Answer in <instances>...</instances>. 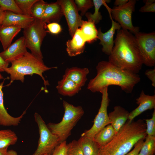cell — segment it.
Wrapping results in <instances>:
<instances>
[{"label": "cell", "mask_w": 155, "mask_h": 155, "mask_svg": "<svg viewBox=\"0 0 155 155\" xmlns=\"http://www.w3.org/2000/svg\"><path fill=\"white\" fill-rule=\"evenodd\" d=\"M117 31L108 61L123 69L138 74L143 63L135 36L129 31L121 28Z\"/></svg>", "instance_id": "cell-1"}, {"label": "cell", "mask_w": 155, "mask_h": 155, "mask_svg": "<svg viewBox=\"0 0 155 155\" xmlns=\"http://www.w3.org/2000/svg\"><path fill=\"white\" fill-rule=\"evenodd\" d=\"M97 75L90 80L87 89L92 92H100L105 87L118 86L127 93H131L141 80L138 74L121 68L108 61H103L96 66Z\"/></svg>", "instance_id": "cell-2"}, {"label": "cell", "mask_w": 155, "mask_h": 155, "mask_svg": "<svg viewBox=\"0 0 155 155\" xmlns=\"http://www.w3.org/2000/svg\"><path fill=\"white\" fill-rule=\"evenodd\" d=\"M146 129L143 120H128L109 143L100 147L99 155H125L139 140L145 138Z\"/></svg>", "instance_id": "cell-3"}, {"label": "cell", "mask_w": 155, "mask_h": 155, "mask_svg": "<svg viewBox=\"0 0 155 155\" xmlns=\"http://www.w3.org/2000/svg\"><path fill=\"white\" fill-rule=\"evenodd\" d=\"M9 67L5 68L4 71L10 75L9 85L14 80H19L24 82L26 75L36 74L39 75L43 81L46 87L49 85L42 75L44 72L57 67H49L44 63L43 59L37 57L27 51L23 56L11 63Z\"/></svg>", "instance_id": "cell-4"}, {"label": "cell", "mask_w": 155, "mask_h": 155, "mask_svg": "<svg viewBox=\"0 0 155 155\" xmlns=\"http://www.w3.org/2000/svg\"><path fill=\"white\" fill-rule=\"evenodd\" d=\"M63 104L64 113L61 121L47 125L51 132L58 137L60 143L66 140L71 135L72 130L84 113L81 106H74L64 100Z\"/></svg>", "instance_id": "cell-5"}, {"label": "cell", "mask_w": 155, "mask_h": 155, "mask_svg": "<svg viewBox=\"0 0 155 155\" xmlns=\"http://www.w3.org/2000/svg\"><path fill=\"white\" fill-rule=\"evenodd\" d=\"M46 25L41 19H34L23 31L27 48L33 55L42 59L41 47L46 35Z\"/></svg>", "instance_id": "cell-6"}, {"label": "cell", "mask_w": 155, "mask_h": 155, "mask_svg": "<svg viewBox=\"0 0 155 155\" xmlns=\"http://www.w3.org/2000/svg\"><path fill=\"white\" fill-rule=\"evenodd\" d=\"M34 117L38 127L39 138L36 150L32 155L52 154L60 143L58 137L53 133L41 116L35 113Z\"/></svg>", "instance_id": "cell-7"}, {"label": "cell", "mask_w": 155, "mask_h": 155, "mask_svg": "<svg viewBox=\"0 0 155 155\" xmlns=\"http://www.w3.org/2000/svg\"><path fill=\"white\" fill-rule=\"evenodd\" d=\"M135 0H129L124 5L121 6H115L111 9L105 3L104 5L107 9L112 18L118 23L121 28L127 30L135 34L139 31V28L133 26L132 21V15L134 11Z\"/></svg>", "instance_id": "cell-8"}, {"label": "cell", "mask_w": 155, "mask_h": 155, "mask_svg": "<svg viewBox=\"0 0 155 155\" xmlns=\"http://www.w3.org/2000/svg\"><path fill=\"white\" fill-rule=\"evenodd\" d=\"M143 59V64L152 67L155 65V33L140 32L134 34Z\"/></svg>", "instance_id": "cell-9"}, {"label": "cell", "mask_w": 155, "mask_h": 155, "mask_svg": "<svg viewBox=\"0 0 155 155\" xmlns=\"http://www.w3.org/2000/svg\"><path fill=\"white\" fill-rule=\"evenodd\" d=\"M102 94L101 105L94 121L92 127L85 131L81 135L93 138L100 130L111 124L107 113V108L110 101L108 97V87L104 88L100 92Z\"/></svg>", "instance_id": "cell-10"}, {"label": "cell", "mask_w": 155, "mask_h": 155, "mask_svg": "<svg viewBox=\"0 0 155 155\" xmlns=\"http://www.w3.org/2000/svg\"><path fill=\"white\" fill-rule=\"evenodd\" d=\"M57 1L62 8L65 18L69 34L72 38L76 30L80 27L83 20L79 13L74 1L58 0Z\"/></svg>", "instance_id": "cell-11"}, {"label": "cell", "mask_w": 155, "mask_h": 155, "mask_svg": "<svg viewBox=\"0 0 155 155\" xmlns=\"http://www.w3.org/2000/svg\"><path fill=\"white\" fill-rule=\"evenodd\" d=\"M23 36L0 53V55L5 62L9 63L23 56L28 51Z\"/></svg>", "instance_id": "cell-12"}, {"label": "cell", "mask_w": 155, "mask_h": 155, "mask_svg": "<svg viewBox=\"0 0 155 155\" xmlns=\"http://www.w3.org/2000/svg\"><path fill=\"white\" fill-rule=\"evenodd\" d=\"M109 16L112 22L111 28L105 33L102 32L100 28L98 33V39L100 40L99 44L102 46V51L108 56L111 54L114 46V36L115 31L121 28L119 24Z\"/></svg>", "instance_id": "cell-13"}, {"label": "cell", "mask_w": 155, "mask_h": 155, "mask_svg": "<svg viewBox=\"0 0 155 155\" xmlns=\"http://www.w3.org/2000/svg\"><path fill=\"white\" fill-rule=\"evenodd\" d=\"M136 100V103L139 105L129 113L128 119L129 121H133L135 118L145 111L155 108V95H146L142 90Z\"/></svg>", "instance_id": "cell-14"}, {"label": "cell", "mask_w": 155, "mask_h": 155, "mask_svg": "<svg viewBox=\"0 0 155 155\" xmlns=\"http://www.w3.org/2000/svg\"><path fill=\"white\" fill-rule=\"evenodd\" d=\"M34 20V19L30 16L5 11L1 25L18 26L24 29L28 27Z\"/></svg>", "instance_id": "cell-15"}, {"label": "cell", "mask_w": 155, "mask_h": 155, "mask_svg": "<svg viewBox=\"0 0 155 155\" xmlns=\"http://www.w3.org/2000/svg\"><path fill=\"white\" fill-rule=\"evenodd\" d=\"M4 80L0 84V125L5 126H17L20 123L26 111L19 117H14L10 115L5 108L4 104L3 94L2 88Z\"/></svg>", "instance_id": "cell-16"}, {"label": "cell", "mask_w": 155, "mask_h": 155, "mask_svg": "<svg viewBox=\"0 0 155 155\" xmlns=\"http://www.w3.org/2000/svg\"><path fill=\"white\" fill-rule=\"evenodd\" d=\"M86 41L80 28L78 29L71 39L66 42V51L70 57L76 56L84 51Z\"/></svg>", "instance_id": "cell-17"}, {"label": "cell", "mask_w": 155, "mask_h": 155, "mask_svg": "<svg viewBox=\"0 0 155 155\" xmlns=\"http://www.w3.org/2000/svg\"><path fill=\"white\" fill-rule=\"evenodd\" d=\"M129 113L119 105L114 107L113 110L108 114L112 125L116 133L125 124L128 119Z\"/></svg>", "instance_id": "cell-18"}, {"label": "cell", "mask_w": 155, "mask_h": 155, "mask_svg": "<svg viewBox=\"0 0 155 155\" xmlns=\"http://www.w3.org/2000/svg\"><path fill=\"white\" fill-rule=\"evenodd\" d=\"M63 14L61 5L57 1L46 4L42 20L45 23H58Z\"/></svg>", "instance_id": "cell-19"}, {"label": "cell", "mask_w": 155, "mask_h": 155, "mask_svg": "<svg viewBox=\"0 0 155 155\" xmlns=\"http://www.w3.org/2000/svg\"><path fill=\"white\" fill-rule=\"evenodd\" d=\"M89 72L87 68L73 67L67 68L63 77L69 79L81 87L85 85Z\"/></svg>", "instance_id": "cell-20"}, {"label": "cell", "mask_w": 155, "mask_h": 155, "mask_svg": "<svg viewBox=\"0 0 155 155\" xmlns=\"http://www.w3.org/2000/svg\"><path fill=\"white\" fill-rule=\"evenodd\" d=\"M22 29L18 26L0 25V41L3 50L11 44L14 38Z\"/></svg>", "instance_id": "cell-21"}, {"label": "cell", "mask_w": 155, "mask_h": 155, "mask_svg": "<svg viewBox=\"0 0 155 155\" xmlns=\"http://www.w3.org/2000/svg\"><path fill=\"white\" fill-rule=\"evenodd\" d=\"M56 88L59 94L69 96L74 95L81 89V87L71 80L63 77L62 80L58 82Z\"/></svg>", "instance_id": "cell-22"}, {"label": "cell", "mask_w": 155, "mask_h": 155, "mask_svg": "<svg viewBox=\"0 0 155 155\" xmlns=\"http://www.w3.org/2000/svg\"><path fill=\"white\" fill-rule=\"evenodd\" d=\"M84 155H99L100 146L93 138L81 135L78 141Z\"/></svg>", "instance_id": "cell-23"}, {"label": "cell", "mask_w": 155, "mask_h": 155, "mask_svg": "<svg viewBox=\"0 0 155 155\" xmlns=\"http://www.w3.org/2000/svg\"><path fill=\"white\" fill-rule=\"evenodd\" d=\"M116 134L115 129L112 125L110 124L98 132L93 138L100 147L103 146L109 143Z\"/></svg>", "instance_id": "cell-24"}, {"label": "cell", "mask_w": 155, "mask_h": 155, "mask_svg": "<svg viewBox=\"0 0 155 155\" xmlns=\"http://www.w3.org/2000/svg\"><path fill=\"white\" fill-rule=\"evenodd\" d=\"M79 28L86 42L92 43L98 39V30L93 22L83 20Z\"/></svg>", "instance_id": "cell-25"}, {"label": "cell", "mask_w": 155, "mask_h": 155, "mask_svg": "<svg viewBox=\"0 0 155 155\" xmlns=\"http://www.w3.org/2000/svg\"><path fill=\"white\" fill-rule=\"evenodd\" d=\"M18 139L15 133L11 130H0V148L8 147L15 144Z\"/></svg>", "instance_id": "cell-26"}, {"label": "cell", "mask_w": 155, "mask_h": 155, "mask_svg": "<svg viewBox=\"0 0 155 155\" xmlns=\"http://www.w3.org/2000/svg\"><path fill=\"white\" fill-rule=\"evenodd\" d=\"M94 11L93 13L87 12L85 15L88 21L91 22L95 24H98L102 19V17L99 11L100 7L105 3H109L111 1L109 0H93Z\"/></svg>", "instance_id": "cell-27"}, {"label": "cell", "mask_w": 155, "mask_h": 155, "mask_svg": "<svg viewBox=\"0 0 155 155\" xmlns=\"http://www.w3.org/2000/svg\"><path fill=\"white\" fill-rule=\"evenodd\" d=\"M155 151V136L147 135L138 155H154Z\"/></svg>", "instance_id": "cell-28"}, {"label": "cell", "mask_w": 155, "mask_h": 155, "mask_svg": "<svg viewBox=\"0 0 155 155\" xmlns=\"http://www.w3.org/2000/svg\"><path fill=\"white\" fill-rule=\"evenodd\" d=\"M46 3L43 0H38L31 9V16L34 19H41Z\"/></svg>", "instance_id": "cell-29"}, {"label": "cell", "mask_w": 155, "mask_h": 155, "mask_svg": "<svg viewBox=\"0 0 155 155\" xmlns=\"http://www.w3.org/2000/svg\"><path fill=\"white\" fill-rule=\"evenodd\" d=\"M38 0H15L23 14L31 16V9Z\"/></svg>", "instance_id": "cell-30"}, {"label": "cell", "mask_w": 155, "mask_h": 155, "mask_svg": "<svg viewBox=\"0 0 155 155\" xmlns=\"http://www.w3.org/2000/svg\"><path fill=\"white\" fill-rule=\"evenodd\" d=\"M0 7L4 11H9L23 14L15 0H0Z\"/></svg>", "instance_id": "cell-31"}, {"label": "cell", "mask_w": 155, "mask_h": 155, "mask_svg": "<svg viewBox=\"0 0 155 155\" xmlns=\"http://www.w3.org/2000/svg\"><path fill=\"white\" fill-rule=\"evenodd\" d=\"M74 2L78 11H80L82 16L85 15L88 10L94 6L92 0H75Z\"/></svg>", "instance_id": "cell-32"}, {"label": "cell", "mask_w": 155, "mask_h": 155, "mask_svg": "<svg viewBox=\"0 0 155 155\" xmlns=\"http://www.w3.org/2000/svg\"><path fill=\"white\" fill-rule=\"evenodd\" d=\"M67 155H84L81 147L75 140L67 144Z\"/></svg>", "instance_id": "cell-33"}, {"label": "cell", "mask_w": 155, "mask_h": 155, "mask_svg": "<svg viewBox=\"0 0 155 155\" xmlns=\"http://www.w3.org/2000/svg\"><path fill=\"white\" fill-rule=\"evenodd\" d=\"M146 122L147 135L155 136V109L150 119H145Z\"/></svg>", "instance_id": "cell-34"}, {"label": "cell", "mask_w": 155, "mask_h": 155, "mask_svg": "<svg viewBox=\"0 0 155 155\" xmlns=\"http://www.w3.org/2000/svg\"><path fill=\"white\" fill-rule=\"evenodd\" d=\"M145 4L141 7L139 11L142 13L155 12V0H144Z\"/></svg>", "instance_id": "cell-35"}, {"label": "cell", "mask_w": 155, "mask_h": 155, "mask_svg": "<svg viewBox=\"0 0 155 155\" xmlns=\"http://www.w3.org/2000/svg\"><path fill=\"white\" fill-rule=\"evenodd\" d=\"M67 144L66 140L61 143L55 149L51 155H67Z\"/></svg>", "instance_id": "cell-36"}, {"label": "cell", "mask_w": 155, "mask_h": 155, "mask_svg": "<svg viewBox=\"0 0 155 155\" xmlns=\"http://www.w3.org/2000/svg\"><path fill=\"white\" fill-rule=\"evenodd\" d=\"M46 28L51 33L57 34L62 31V28L60 25L57 22H52L46 25Z\"/></svg>", "instance_id": "cell-37"}, {"label": "cell", "mask_w": 155, "mask_h": 155, "mask_svg": "<svg viewBox=\"0 0 155 155\" xmlns=\"http://www.w3.org/2000/svg\"><path fill=\"white\" fill-rule=\"evenodd\" d=\"M144 139H142L139 140L134 146L133 149L125 155H138L144 142Z\"/></svg>", "instance_id": "cell-38"}, {"label": "cell", "mask_w": 155, "mask_h": 155, "mask_svg": "<svg viewBox=\"0 0 155 155\" xmlns=\"http://www.w3.org/2000/svg\"><path fill=\"white\" fill-rule=\"evenodd\" d=\"M145 75L151 81L152 85L154 87H155V69L147 70L145 73Z\"/></svg>", "instance_id": "cell-39"}, {"label": "cell", "mask_w": 155, "mask_h": 155, "mask_svg": "<svg viewBox=\"0 0 155 155\" xmlns=\"http://www.w3.org/2000/svg\"><path fill=\"white\" fill-rule=\"evenodd\" d=\"M9 63L5 62L0 55V72L4 71V69L8 67Z\"/></svg>", "instance_id": "cell-40"}, {"label": "cell", "mask_w": 155, "mask_h": 155, "mask_svg": "<svg viewBox=\"0 0 155 155\" xmlns=\"http://www.w3.org/2000/svg\"><path fill=\"white\" fill-rule=\"evenodd\" d=\"M129 0H116L114 2L115 6H121L126 4Z\"/></svg>", "instance_id": "cell-41"}, {"label": "cell", "mask_w": 155, "mask_h": 155, "mask_svg": "<svg viewBox=\"0 0 155 155\" xmlns=\"http://www.w3.org/2000/svg\"><path fill=\"white\" fill-rule=\"evenodd\" d=\"M5 11H4L3 9L0 7V25L2 24Z\"/></svg>", "instance_id": "cell-42"}, {"label": "cell", "mask_w": 155, "mask_h": 155, "mask_svg": "<svg viewBox=\"0 0 155 155\" xmlns=\"http://www.w3.org/2000/svg\"><path fill=\"white\" fill-rule=\"evenodd\" d=\"M8 147L0 148V155H7Z\"/></svg>", "instance_id": "cell-43"}, {"label": "cell", "mask_w": 155, "mask_h": 155, "mask_svg": "<svg viewBox=\"0 0 155 155\" xmlns=\"http://www.w3.org/2000/svg\"><path fill=\"white\" fill-rule=\"evenodd\" d=\"M7 155H18L16 152L13 150H8Z\"/></svg>", "instance_id": "cell-44"}, {"label": "cell", "mask_w": 155, "mask_h": 155, "mask_svg": "<svg viewBox=\"0 0 155 155\" xmlns=\"http://www.w3.org/2000/svg\"><path fill=\"white\" fill-rule=\"evenodd\" d=\"M4 79V78L3 76L2 75L1 73L0 72V80L1 79Z\"/></svg>", "instance_id": "cell-45"}, {"label": "cell", "mask_w": 155, "mask_h": 155, "mask_svg": "<svg viewBox=\"0 0 155 155\" xmlns=\"http://www.w3.org/2000/svg\"><path fill=\"white\" fill-rule=\"evenodd\" d=\"M44 155H51V154H46Z\"/></svg>", "instance_id": "cell-46"}, {"label": "cell", "mask_w": 155, "mask_h": 155, "mask_svg": "<svg viewBox=\"0 0 155 155\" xmlns=\"http://www.w3.org/2000/svg\"></svg>", "instance_id": "cell-47"}]
</instances>
